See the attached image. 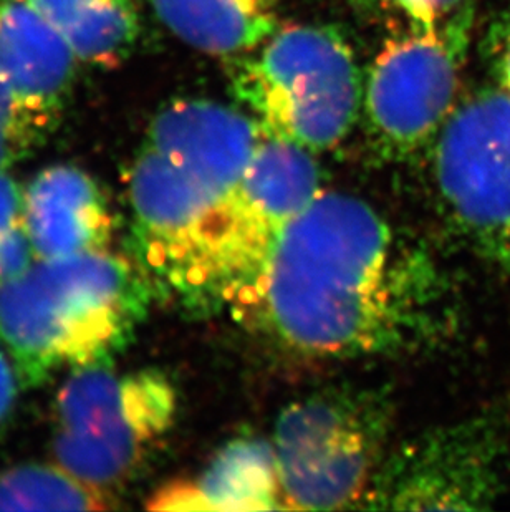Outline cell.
<instances>
[{"mask_svg": "<svg viewBox=\"0 0 510 512\" xmlns=\"http://www.w3.org/2000/svg\"><path fill=\"white\" fill-rule=\"evenodd\" d=\"M444 297L428 254L370 204L320 193L280 234L249 302L295 352L366 357L433 340Z\"/></svg>", "mask_w": 510, "mask_h": 512, "instance_id": "cell-1", "label": "cell"}, {"mask_svg": "<svg viewBox=\"0 0 510 512\" xmlns=\"http://www.w3.org/2000/svg\"><path fill=\"white\" fill-rule=\"evenodd\" d=\"M153 289L111 252L40 261L0 285V339L27 385L63 368L110 363L135 339Z\"/></svg>", "mask_w": 510, "mask_h": 512, "instance_id": "cell-2", "label": "cell"}, {"mask_svg": "<svg viewBox=\"0 0 510 512\" xmlns=\"http://www.w3.org/2000/svg\"><path fill=\"white\" fill-rule=\"evenodd\" d=\"M231 90L264 136L308 151L337 146L363 102L357 58L327 25H285L232 68Z\"/></svg>", "mask_w": 510, "mask_h": 512, "instance_id": "cell-3", "label": "cell"}, {"mask_svg": "<svg viewBox=\"0 0 510 512\" xmlns=\"http://www.w3.org/2000/svg\"><path fill=\"white\" fill-rule=\"evenodd\" d=\"M391 423L386 388L328 387L290 403L272 440L284 508L327 511L361 503L385 459Z\"/></svg>", "mask_w": 510, "mask_h": 512, "instance_id": "cell-4", "label": "cell"}, {"mask_svg": "<svg viewBox=\"0 0 510 512\" xmlns=\"http://www.w3.org/2000/svg\"><path fill=\"white\" fill-rule=\"evenodd\" d=\"M55 410L58 464L110 493L138 471L173 426L178 393L158 370L118 373L103 363L73 370Z\"/></svg>", "mask_w": 510, "mask_h": 512, "instance_id": "cell-5", "label": "cell"}, {"mask_svg": "<svg viewBox=\"0 0 510 512\" xmlns=\"http://www.w3.org/2000/svg\"><path fill=\"white\" fill-rule=\"evenodd\" d=\"M434 179L462 241L510 271V93L491 88L454 108L434 140Z\"/></svg>", "mask_w": 510, "mask_h": 512, "instance_id": "cell-6", "label": "cell"}, {"mask_svg": "<svg viewBox=\"0 0 510 512\" xmlns=\"http://www.w3.org/2000/svg\"><path fill=\"white\" fill-rule=\"evenodd\" d=\"M471 14L433 30H409L381 47L363 87L371 138L388 155H411L434 143L458 95Z\"/></svg>", "mask_w": 510, "mask_h": 512, "instance_id": "cell-7", "label": "cell"}, {"mask_svg": "<svg viewBox=\"0 0 510 512\" xmlns=\"http://www.w3.org/2000/svg\"><path fill=\"white\" fill-rule=\"evenodd\" d=\"M504 468L506 451L494 421L438 426L383 459L358 508L489 509L504 488Z\"/></svg>", "mask_w": 510, "mask_h": 512, "instance_id": "cell-8", "label": "cell"}, {"mask_svg": "<svg viewBox=\"0 0 510 512\" xmlns=\"http://www.w3.org/2000/svg\"><path fill=\"white\" fill-rule=\"evenodd\" d=\"M262 140L254 116L211 100H178L156 113L146 145L204 178L237 188Z\"/></svg>", "mask_w": 510, "mask_h": 512, "instance_id": "cell-9", "label": "cell"}, {"mask_svg": "<svg viewBox=\"0 0 510 512\" xmlns=\"http://www.w3.org/2000/svg\"><path fill=\"white\" fill-rule=\"evenodd\" d=\"M73 55L62 32L27 0H0V83L47 125L70 93Z\"/></svg>", "mask_w": 510, "mask_h": 512, "instance_id": "cell-10", "label": "cell"}, {"mask_svg": "<svg viewBox=\"0 0 510 512\" xmlns=\"http://www.w3.org/2000/svg\"><path fill=\"white\" fill-rule=\"evenodd\" d=\"M25 228L40 261L108 251L113 218L98 184L73 166H53L24 196Z\"/></svg>", "mask_w": 510, "mask_h": 512, "instance_id": "cell-11", "label": "cell"}, {"mask_svg": "<svg viewBox=\"0 0 510 512\" xmlns=\"http://www.w3.org/2000/svg\"><path fill=\"white\" fill-rule=\"evenodd\" d=\"M153 511H270L285 509L274 446L241 436L217 451L194 481H178L151 496Z\"/></svg>", "mask_w": 510, "mask_h": 512, "instance_id": "cell-12", "label": "cell"}, {"mask_svg": "<svg viewBox=\"0 0 510 512\" xmlns=\"http://www.w3.org/2000/svg\"><path fill=\"white\" fill-rule=\"evenodd\" d=\"M320 193L312 151L269 136L257 146L239 188L249 228L269 254L282 231Z\"/></svg>", "mask_w": 510, "mask_h": 512, "instance_id": "cell-13", "label": "cell"}, {"mask_svg": "<svg viewBox=\"0 0 510 512\" xmlns=\"http://www.w3.org/2000/svg\"><path fill=\"white\" fill-rule=\"evenodd\" d=\"M280 0H153L163 24L206 54L252 52L275 30Z\"/></svg>", "mask_w": 510, "mask_h": 512, "instance_id": "cell-14", "label": "cell"}, {"mask_svg": "<svg viewBox=\"0 0 510 512\" xmlns=\"http://www.w3.org/2000/svg\"><path fill=\"white\" fill-rule=\"evenodd\" d=\"M110 493L60 464H24L0 474V511H106Z\"/></svg>", "mask_w": 510, "mask_h": 512, "instance_id": "cell-15", "label": "cell"}, {"mask_svg": "<svg viewBox=\"0 0 510 512\" xmlns=\"http://www.w3.org/2000/svg\"><path fill=\"white\" fill-rule=\"evenodd\" d=\"M62 34L77 57L111 67L130 54L135 45V4L133 0H85Z\"/></svg>", "mask_w": 510, "mask_h": 512, "instance_id": "cell-16", "label": "cell"}, {"mask_svg": "<svg viewBox=\"0 0 510 512\" xmlns=\"http://www.w3.org/2000/svg\"><path fill=\"white\" fill-rule=\"evenodd\" d=\"M24 196L15 179L0 171V285L32 266L35 252L25 228Z\"/></svg>", "mask_w": 510, "mask_h": 512, "instance_id": "cell-17", "label": "cell"}, {"mask_svg": "<svg viewBox=\"0 0 510 512\" xmlns=\"http://www.w3.org/2000/svg\"><path fill=\"white\" fill-rule=\"evenodd\" d=\"M50 128L0 83V171L30 155L35 146L45 141Z\"/></svg>", "mask_w": 510, "mask_h": 512, "instance_id": "cell-18", "label": "cell"}, {"mask_svg": "<svg viewBox=\"0 0 510 512\" xmlns=\"http://www.w3.org/2000/svg\"><path fill=\"white\" fill-rule=\"evenodd\" d=\"M405 15L411 29L433 30L444 27L461 15L471 14V0H388Z\"/></svg>", "mask_w": 510, "mask_h": 512, "instance_id": "cell-19", "label": "cell"}, {"mask_svg": "<svg viewBox=\"0 0 510 512\" xmlns=\"http://www.w3.org/2000/svg\"><path fill=\"white\" fill-rule=\"evenodd\" d=\"M489 55L497 87L510 93V0L489 34Z\"/></svg>", "mask_w": 510, "mask_h": 512, "instance_id": "cell-20", "label": "cell"}, {"mask_svg": "<svg viewBox=\"0 0 510 512\" xmlns=\"http://www.w3.org/2000/svg\"><path fill=\"white\" fill-rule=\"evenodd\" d=\"M35 10H39L45 19L52 22L60 32L68 22L82 9L85 0H27Z\"/></svg>", "mask_w": 510, "mask_h": 512, "instance_id": "cell-21", "label": "cell"}, {"mask_svg": "<svg viewBox=\"0 0 510 512\" xmlns=\"http://www.w3.org/2000/svg\"><path fill=\"white\" fill-rule=\"evenodd\" d=\"M15 397H17V385H15L14 370L0 353V426L4 425V421L14 410Z\"/></svg>", "mask_w": 510, "mask_h": 512, "instance_id": "cell-22", "label": "cell"}]
</instances>
